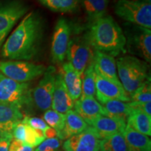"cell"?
I'll use <instances>...</instances> for the list:
<instances>
[{
	"mask_svg": "<svg viewBox=\"0 0 151 151\" xmlns=\"http://www.w3.org/2000/svg\"><path fill=\"white\" fill-rule=\"evenodd\" d=\"M82 81V93L81 97H95V72L93 62L85 70L81 77Z\"/></svg>",
	"mask_w": 151,
	"mask_h": 151,
	"instance_id": "4316f807",
	"label": "cell"
},
{
	"mask_svg": "<svg viewBox=\"0 0 151 151\" xmlns=\"http://www.w3.org/2000/svg\"><path fill=\"white\" fill-rule=\"evenodd\" d=\"M99 151H128L123 133H117L100 141Z\"/></svg>",
	"mask_w": 151,
	"mask_h": 151,
	"instance_id": "484cf974",
	"label": "cell"
},
{
	"mask_svg": "<svg viewBox=\"0 0 151 151\" xmlns=\"http://www.w3.org/2000/svg\"><path fill=\"white\" fill-rule=\"evenodd\" d=\"M127 124L139 133L146 136L151 135V116L143 111L134 109L127 119Z\"/></svg>",
	"mask_w": 151,
	"mask_h": 151,
	"instance_id": "cb8c5ba5",
	"label": "cell"
},
{
	"mask_svg": "<svg viewBox=\"0 0 151 151\" xmlns=\"http://www.w3.org/2000/svg\"><path fill=\"white\" fill-rule=\"evenodd\" d=\"M116 67L119 80L129 96L150 78L148 64L135 56L126 55L118 58Z\"/></svg>",
	"mask_w": 151,
	"mask_h": 151,
	"instance_id": "3957f363",
	"label": "cell"
},
{
	"mask_svg": "<svg viewBox=\"0 0 151 151\" xmlns=\"http://www.w3.org/2000/svg\"><path fill=\"white\" fill-rule=\"evenodd\" d=\"M67 91L73 101L78 99L82 93L81 76L69 62H65L60 71Z\"/></svg>",
	"mask_w": 151,
	"mask_h": 151,
	"instance_id": "d6986e66",
	"label": "cell"
},
{
	"mask_svg": "<svg viewBox=\"0 0 151 151\" xmlns=\"http://www.w3.org/2000/svg\"><path fill=\"white\" fill-rule=\"evenodd\" d=\"M94 51L89 42L88 34L73 37L68 48V62L82 77L85 70L93 62Z\"/></svg>",
	"mask_w": 151,
	"mask_h": 151,
	"instance_id": "52a82bcc",
	"label": "cell"
},
{
	"mask_svg": "<svg viewBox=\"0 0 151 151\" xmlns=\"http://www.w3.org/2000/svg\"><path fill=\"white\" fill-rule=\"evenodd\" d=\"M80 3L86 11L90 25L99 18L106 16L107 0H80Z\"/></svg>",
	"mask_w": 151,
	"mask_h": 151,
	"instance_id": "603a6c76",
	"label": "cell"
},
{
	"mask_svg": "<svg viewBox=\"0 0 151 151\" xmlns=\"http://www.w3.org/2000/svg\"><path fill=\"white\" fill-rule=\"evenodd\" d=\"M12 139L1 138L0 139V151H8L9 146Z\"/></svg>",
	"mask_w": 151,
	"mask_h": 151,
	"instance_id": "d590c367",
	"label": "cell"
},
{
	"mask_svg": "<svg viewBox=\"0 0 151 151\" xmlns=\"http://www.w3.org/2000/svg\"><path fill=\"white\" fill-rule=\"evenodd\" d=\"M43 120L48 124L49 127L53 128L58 134L62 132L65 126V114L49 109L43 114Z\"/></svg>",
	"mask_w": 151,
	"mask_h": 151,
	"instance_id": "83f0119b",
	"label": "cell"
},
{
	"mask_svg": "<svg viewBox=\"0 0 151 151\" xmlns=\"http://www.w3.org/2000/svg\"><path fill=\"white\" fill-rule=\"evenodd\" d=\"M100 137L91 126L67 139L62 145L64 151H99Z\"/></svg>",
	"mask_w": 151,
	"mask_h": 151,
	"instance_id": "8fae6325",
	"label": "cell"
},
{
	"mask_svg": "<svg viewBox=\"0 0 151 151\" xmlns=\"http://www.w3.org/2000/svg\"><path fill=\"white\" fill-rule=\"evenodd\" d=\"M95 97L101 104L108 100H119L124 102L131 101L129 96L121 84L107 80L97 73H95Z\"/></svg>",
	"mask_w": 151,
	"mask_h": 151,
	"instance_id": "7c38bea8",
	"label": "cell"
},
{
	"mask_svg": "<svg viewBox=\"0 0 151 151\" xmlns=\"http://www.w3.org/2000/svg\"><path fill=\"white\" fill-rule=\"evenodd\" d=\"M22 121L29 124L30 127L34 128V129L41 130L43 132L48 127V124L43 119L37 118V117L24 116Z\"/></svg>",
	"mask_w": 151,
	"mask_h": 151,
	"instance_id": "1f68e13d",
	"label": "cell"
},
{
	"mask_svg": "<svg viewBox=\"0 0 151 151\" xmlns=\"http://www.w3.org/2000/svg\"><path fill=\"white\" fill-rule=\"evenodd\" d=\"M115 13L129 23L150 29V0H118Z\"/></svg>",
	"mask_w": 151,
	"mask_h": 151,
	"instance_id": "5b68a950",
	"label": "cell"
},
{
	"mask_svg": "<svg viewBox=\"0 0 151 151\" xmlns=\"http://www.w3.org/2000/svg\"><path fill=\"white\" fill-rule=\"evenodd\" d=\"M61 144L62 140L58 137L47 139L41 142L34 151H56L61 146Z\"/></svg>",
	"mask_w": 151,
	"mask_h": 151,
	"instance_id": "4dcf8cb0",
	"label": "cell"
},
{
	"mask_svg": "<svg viewBox=\"0 0 151 151\" xmlns=\"http://www.w3.org/2000/svg\"><path fill=\"white\" fill-rule=\"evenodd\" d=\"M130 106L134 109L141 111L149 116H151V102H129Z\"/></svg>",
	"mask_w": 151,
	"mask_h": 151,
	"instance_id": "836d02e7",
	"label": "cell"
},
{
	"mask_svg": "<svg viewBox=\"0 0 151 151\" xmlns=\"http://www.w3.org/2000/svg\"><path fill=\"white\" fill-rule=\"evenodd\" d=\"M41 5L55 12L72 13L78 11L80 0H39Z\"/></svg>",
	"mask_w": 151,
	"mask_h": 151,
	"instance_id": "d4e9b609",
	"label": "cell"
},
{
	"mask_svg": "<svg viewBox=\"0 0 151 151\" xmlns=\"http://www.w3.org/2000/svg\"><path fill=\"white\" fill-rule=\"evenodd\" d=\"M0 139H1V137H0Z\"/></svg>",
	"mask_w": 151,
	"mask_h": 151,
	"instance_id": "74e56055",
	"label": "cell"
},
{
	"mask_svg": "<svg viewBox=\"0 0 151 151\" xmlns=\"http://www.w3.org/2000/svg\"><path fill=\"white\" fill-rule=\"evenodd\" d=\"M73 107L76 112L83 119L88 125L98 117L105 116L103 106L95 97H80L78 99L74 101Z\"/></svg>",
	"mask_w": 151,
	"mask_h": 151,
	"instance_id": "2e32d148",
	"label": "cell"
},
{
	"mask_svg": "<svg viewBox=\"0 0 151 151\" xmlns=\"http://www.w3.org/2000/svg\"><path fill=\"white\" fill-rule=\"evenodd\" d=\"M32 147L27 146L22 141L13 139L9 146L8 151H34Z\"/></svg>",
	"mask_w": 151,
	"mask_h": 151,
	"instance_id": "d6a6232c",
	"label": "cell"
},
{
	"mask_svg": "<svg viewBox=\"0 0 151 151\" xmlns=\"http://www.w3.org/2000/svg\"><path fill=\"white\" fill-rule=\"evenodd\" d=\"M56 151H61V150H56Z\"/></svg>",
	"mask_w": 151,
	"mask_h": 151,
	"instance_id": "8d00e7d4",
	"label": "cell"
},
{
	"mask_svg": "<svg viewBox=\"0 0 151 151\" xmlns=\"http://www.w3.org/2000/svg\"><path fill=\"white\" fill-rule=\"evenodd\" d=\"M56 74L54 67L46 68L37 86L29 89L24 107L30 111H46L51 109Z\"/></svg>",
	"mask_w": 151,
	"mask_h": 151,
	"instance_id": "277c9868",
	"label": "cell"
},
{
	"mask_svg": "<svg viewBox=\"0 0 151 151\" xmlns=\"http://www.w3.org/2000/svg\"><path fill=\"white\" fill-rule=\"evenodd\" d=\"M93 65L95 73L107 80L121 84L117 72L116 62L114 57L94 50Z\"/></svg>",
	"mask_w": 151,
	"mask_h": 151,
	"instance_id": "9a60e30c",
	"label": "cell"
},
{
	"mask_svg": "<svg viewBox=\"0 0 151 151\" xmlns=\"http://www.w3.org/2000/svg\"><path fill=\"white\" fill-rule=\"evenodd\" d=\"M23 118L18 106L0 102V137L13 139V131Z\"/></svg>",
	"mask_w": 151,
	"mask_h": 151,
	"instance_id": "5bb4252c",
	"label": "cell"
},
{
	"mask_svg": "<svg viewBox=\"0 0 151 151\" xmlns=\"http://www.w3.org/2000/svg\"><path fill=\"white\" fill-rule=\"evenodd\" d=\"M126 50L141 58L147 63L151 62V31L150 29L131 23L125 25Z\"/></svg>",
	"mask_w": 151,
	"mask_h": 151,
	"instance_id": "8992f818",
	"label": "cell"
},
{
	"mask_svg": "<svg viewBox=\"0 0 151 151\" xmlns=\"http://www.w3.org/2000/svg\"><path fill=\"white\" fill-rule=\"evenodd\" d=\"M46 67L25 61L0 62V72L18 83H27L42 76Z\"/></svg>",
	"mask_w": 151,
	"mask_h": 151,
	"instance_id": "ba28073f",
	"label": "cell"
},
{
	"mask_svg": "<svg viewBox=\"0 0 151 151\" xmlns=\"http://www.w3.org/2000/svg\"><path fill=\"white\" fill-rule=\"evenodd\" d=\"M88 124L75 111L71 110L65 113V122L63 129L58 134L60 140H67L77 134L81 133L88 127Z\"/></svg>",
	"mask_w": 151,
	"mask_h": 151,
	"instance_id": "ffe728a7",
	"label": "cell"
},
{
	"mask_svg": "<svg viewBox=\"0 0 151 151\" xmlns=\"http://www.w3.org/2000/svg\"><path fill=\"white\" fill-rule=\"evenodd\" d=\"M131 101L135 102H150L151 83L150 77L143 82L137 90L129 95Z\"/></svg>",
	"mask_w": 151,
	"mask_h": 151,
	"instance_id": "f1b7e54d",
	"label": "cell"
},
{
	"mask_svg": "<svg viewBox=\"0 0 151 151\" xmlns=\"http://www.w3.org/2000/svg\"><path fill=\"white\" fill-rule=\"evenodd\" d=\"M45 139H46V138L43 135V131L34 129V128L30 127L29 124L25 123V134H24L23 143L32 147L34 148H37Z\"/></svg>",
	"mask_w": 151,
	"mask_h": 151,
	"instance_id": "f546056e",
	"label": "cell"
},
{
	"mask_svg": "<svg viewBox=\"0 0 151 151\" xmlns=\"http://www.w3.org/2000/svg\"><path fill=\"white\" fill-rule=\"evenodd\" d=\"M43 22L41 16L32 11L24 17L2 47V55L10 60L22 61L32 59L41 45Z\"/></svg>",
	"mask_w": 151,
	"mask_h": 151,
	"instance_id": "6da1fadb",
	"label": "cell"
},
{
	"mask_svg": "<svg viewBox=\"0 0 151 151\" xmlns=\"http://www.w3.org/2000/svg\"><path fill=\"white\" fill-rule=\"evenodd\" d=\"M87 34L94 50L113 57L127 52L123 31L112 16H105L99 18L90 25Z\"/></svg>",
	"mask_w": 151,
	"mask_h": 151,
	"instance_id": "7a4b0ae2",
	"label": "cell"
},
{
	"mask_svg": "<svg viewBox=\"0 0 151 151\" xmlns=\"http://www.w3.org/2000/svg\"><path fill=\"white\" fill-rule=\"evenodd\" d=\"M29 83H18L0 72V102L22 109L25 106L29 90Z\"/></svg>",
	"mask_w": 151,
	"mask_h": 151,
	"instance_id": "9c48e42d",
	"label": "cell"
},
{
	"mask_svg": "<svg viewBox=\"0 0 151 151\" xmlns=\"http://www.w3.org/2000/svg\"><path fill=\"white\" fill-rule=\"evenodd\" d=\"M71 32L70 22L65 18H60L55 26L52 38L50 54L54 63H62L66 58L71 39Z\"/></svg>",
	"mask_w": 151,
	"mask_h": 151,
	"instance_id": "30bf717a",
	"label": "cell"
},
{
	"mask_svg": "<svg viewBox=\"0 0 151 151\" xmlns=\"http://www.w3.org/2000/svg\"><path fill=\"white\" fill-rule=\"evenodd\" d=\"M27 7L20 2H12L0 6V46L15 24L27 11Z\"/></svg>",
	"mask_w": 151,
	"mask_h": 151,
	"instance_id": "4fadbf2b",
	"label": "cell"
},
{
	"mask_svg": "<svg viewBox=\"0 0 151 151\" xmlns=\"http://www.w3.org/2000/svg\"><path fill=\"white\" fill-rule=\"evenodd\" d=\"M126 121L101 116L94 119L89 126L96 130L100 139H103L117 133H123L125 129Z\"/></svg>",
	"mask_w": 151,
	"mask_h": 151,
	"instance_id": "ac0fdd59",
	"label": "cell"
},
{
	"mask_svg": "<svg viewBox=\"0 0 151 151\" xmlns=\"http://www.w3.org/2000/svg\"><path fill=\"white\" fill-rule=\"evenodd\" d=\"M128 151H151V140L127 124L123 132Z\"/></svg>",
	"mask_w": 151,
	"mask_h": 151,
	"instance_id": "44dd1931",
	"label": "cell"
},
{
	"mask_svg": "<svg viewBox=\"0 0 151 151\" xmlns=\"http://www.w3.org/2000/svg\"><path fill=\"white\" fill-rule=\"evenodd\" d=\"M43 135L46 139H52V138L58 137V133L53 128L48 127L43 132Z\"/></svg>",
	"mask_w": 151,
	"mask_h": 151,
	"instance_id": "e575fe53",
	"label": "cell"
},
{
	"mask_svg": "<svg viewBox=\"0 0 151 151\" xmlns=\"http://www.w3.org/2000/svg\"><path fill=\"white\" fill-rule=\"evenodd\" d=\"M74 101L71 99L66 88L61 73L56 74L51 108L61 113H66L73 108Z\"/></svg>",
	"mask_w": 151,
	"mask_h": 151,
	"instance_id": "e0dca14e",
	"label": "cell"
},
{
	"mask_svg": "<svg viewBox=\"0 0 151 151\" xmlns=\"http://www.w3.org/2000/svg\"><path fill=\"white\" fill-rule=\"evenodd\" d=\"M101 106L104 110L105 116L121 119L125 121H127L128 116L133 110L129 102H124L119 100H108L101 104Z\"/></svg>",
	"mask_w": 151,
	"mask_h": 151,
	"instance_id": "7402d4cb",
	"label": "cell"
}]
</instances>
